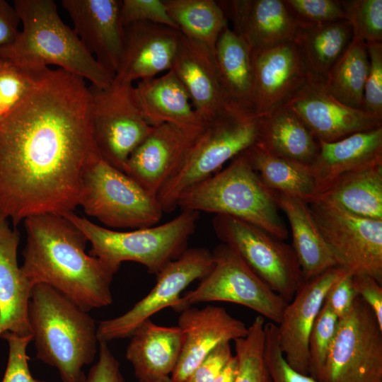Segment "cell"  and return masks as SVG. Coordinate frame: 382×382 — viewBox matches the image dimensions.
<instances>
[{"label": "cell", "instance_id": "1", "mask_svg": "<svg viewBox=\"0 0 382 382\" xmlns=\"http://www.w3.org/2000/svg\"><path fill=\"white\" fill-rule=\"evenodd\" d=\"M85 81L47 68L0 119V216L14 226L35 215L63 216L79 206L84 170L100 156Z\"/></svg>", "mask_w": 382, "mask_h": 382}, {"label": "cell", "instance_id": "2", "mask_svg": "<svg viewBox=\"0 0 382 382\" xmlns=\"http://www.w3.org/2000/svg\"><path fill=\"white\" fill-rule=\"evenodd\" d=\"M27 241L21 270L33 284H47L88 312L110 305L114 274L85 252L87 239L64 216L43 214L24 220Z\"/></svg>", "mask_w": 382, "mask_h": 382}, {"label": "cell", "instance_id": "3", "mask_svg": "<svg viewBox=\"0 0 382 382\" xmlns=\"http://www.w3.org/2000/svg\"><path fill=\"white\" fill-rule=\"evenodd\" d=\"M22 29L16 40L0 49V58L29 71L58 66L91 85L107 88L114 76L85 48L73 28L59 17L52 0H15Z\"/></svg>", "mask_w": 382, "mask_h": 382}, {"label": "cell", "instance_id": "4", "mask_svg": "<svg viewBox=\"0 0 382 382\" xmlns=\"http://www.w3.org/2000/svg\"><path fill=\"white\" fill-rule=\"evenodd\" d=\"M36 358L57 369L62 382H84L83 368L97 353L94 319L56 289L37 284L28 304Z\"/></svg>", "mask_w": 382, "mask_h": 382}, {"label": "cell", "instance_id": "5", "mask_svg": "<svg viewBox=\"0 0 382 382\" xmlns=\"http://www.w3.org/2000/svg\"><path fill=\"white\" fill-rule=\"evenodd\" d=\"M177 207L233 216L279 239L288 237L273 191L263 183L244 151L224 169L184 190L178 197Z\"/></svg>", "mask_w": 382, "mask_h": 382}, {"label": "cell", "instance_id": "6", "mask_svg": "<svg viewBox=\"0 0 382 382\" xmlns=\"http://www.w3.org/2000/svg\"><path fill=\"white\" fill-rule=\"evenodd\" d=\"M63 216L91 243L89 255L98 258L114 274L122 262L132 261L144 266L149 273L156 275L187 248L199 213L183 209L179 215L163 224L127 231L105 228L74 212Z\"/></svg>", "mask_w": 382, "mask_h": 382}, {"label": "cell", "instance_id": "7", "mask_svg": "<svg viewBox=\"0 0 382 382\" xmlns=\"http://www.w3.org/2000/svg\"><path fill=\"white\" fill-rule=\"evenodd\" d=\"M260 116L231 110L205 122L180 168L156 196L163 213L177 208L180 195L219 171L228 160L255 145Z\"/></svg>", "mask_w": 382, "mask_h": 382}, {"label": "cell", "instance_id": "8", "mask_svg": "<svg viewBox=\"0 0 382 382\" xmlns=\"http://www.w3.org/2000/svg\"><path fill=\"white\" fill-rule=\"evenodd\" d=\"M79 206L103 224L136 229L158 224L163 214L156 198L100 156L84 170Z\"/></svg>", "mask_w": 382, "mask_h": 382}, {"label": "cell", "instance_id": "9", "mask_svg": "<svg viewBox=\"0 0 382 382\" xmlns=\"http://www.w3.org/2000/svg\"><path fill=\"white\" fill-rule=\"evenodd\" d=\"M213 266L198 286L183 294L173 310L202 302L224 301L244 306L279 324L287 302L272 291L228 245L221 243L212 252Z\"/></svg>", "mask_w": 382, "mask_h": 382}, {"label": "cell", "instance_id": "10", "mask_svg": "<svg viewBox=\"0 0 382 382\" xmlns=\"http://www.w3.org/2000/svg\"><path fill=\"white\" fill-rule=\"evenodd\" d=\"M212 226L222 243L234 250L272 291L287 303L292 300L303 279L291 245L233 216L215 215Z\"/></svg>", "mask_w": 382, "mask_h": 382}, {"label": "cell", "instance_id": "11", "mask_svg": "<svg viewBox=\"0 0 382 382\" xmlns=\"http://www.w3.org/2000/svg\"><path fill=\"white\" fill-rule=\"evenodd\" d=\"M318 382L382 381V329L359 296L349 313L339 319Z\"/></svg>", "mask_w": 382, "mask_h": 382}, {"label": "cell", "instance_id": "12", "mask_svg": "<svg viewBox=\"0 0 382 382\" xmlns=\"http://www.w3.org/2000/svg\"><path fill=\"white\" fill-rule=\"evenodd\" d=\"M132 86L113 81L107 88L88 87L89 119L97 151L103 160L122 171L153 127L137 107Z\"/></svg>", "mask_w": 382, "mask_h": 382}, {"label": "cell", "instance_id": "13", "mask_svg": "<svg viewBox=\"0 0 382 382\" xmlns=\"http://www.w3.org/2000/svg\"><path fill=\"white\" fill-rule=\"evenodd\" d=\"M319 230L340 267L382 282V220L364 218L330 204H308Z\"/></svg>", "mask_w": 382, "mask_h": 382}, {"label": "cell", "instance_id": "14", "mask_svg": "<svg viewBox=\"0 0 382 382\" xmlns=\"http://www.w3.org/2000/svg\"><path fill=\"white\" fill-rule=\"evenodd\" d=\"M212 252L206 248H187L168 263L157 274L151 291L128 311L100 321L97 326L98 342L129 337L144 320L166 308L173 309L183 291L196 279H202L212 270Z\"/></svg>", "mask_w": 382, "mask_h": 382}, {"label": "cell", "instance_id": "15", "mask_svg": "<svg viewBox=\"0 0 382 382\" xmlns=\"http://www.w3.org/2000/svg\"><path fill=\"white\" fill-rule=\"evenodd\" d=\"M204 125L163 123L153 127L129 157L123 172L156 198L181 166Z\"/></svg>", "mask_w": 382, "mask_h": 382}, {"label": "cell", "instance_id": "16", "mask_svg": "<svg viewBox=\"0 0 382 382\" xmlns=\"http://www.w3.org/2000/svg\"><path fill=\"white\" fill-rule=\"evenodd\" d=\"M284 106L298 116L318 141H335L382 127V120L344 105L329 93L323 80L309 76Z\"/></svg>", "mask_w": 382, "mask_h": 382}, {"label": "cell", "instance_id": "17", "mask_svg": "<svg viewBox=\"0 0 382 382\" xmlns=\"http://www.w3.org/2000/svg\"><path fill=\"white\" fill-rule=\"evenodd\" d=\"M348 271L340 266L303 281L286 306L277 326L279 347L287 364L308 375V338L330 288Z\"/></svg>", "mask_w": 382, "mask_h": 382}, {"label": "cell", "instance_id": "18", "mask_svg": "<svg viewBox=\"0 0 382 382\" xmlns=\"http://www.w3.org/2000/svg\"><path fill=\"white\" fill-rule=\"evenodd\" d=\"M75 33L94 58L114 77L125 47L120 0H62Z\"/></svg>", "mask_w": 382, "mask_h": 382}, {"label": "cell", "instance_id": "19", "mask_svg": "<svg viewBox=\"0 0 382 382\" xmlns=\"http://www.w3.org/2000/svg\"><path fill=\"white\" fill-rule=\"evenodd\" d=\"M253 112L262 116L284 106L308 74L294 40L251 51Z\"/></svg>", "mask_w": 382, "mask_h": 382}, {"label": "cell", "instance_id": "20", "mask_svg": "<svg viewBox=\"0 0 382 382\" xmlns=\"http://www.w3.org/2000/svg\"><path fill=\"white\" fill-rule=\"evenodd\" d=\"M178 322L183 343L170 376L174 382H184L217 346L243 337L248 332L243 321L219 306L188 307L180 312Z\"/></svg>", "mask_w": 382, "mask_h": 382}, {"label": "cell", "instance_id": "21", "mask_svg": "<svg viewBox=\"0 0 382 382\" xmlns=\"http://www.w3.org/2000/svg\"><path fill=\"white\" fill-rule=\"evenodd\" d=\"M123 59L113 81L131 83L171 69L181 37L175 28L149 22L125 26Z\"/></svg>", "mask_w": 382, "mask_h": 382}, {"label": "cell", "instance_id": "22", "mask_svg": "<svg viewBox=\"0 0 382 382\" xmlns=\"http://www.w3.org/2000/svg\"><path fill=\"white\" fill-rule=\"evenodd\" d=\"M170 70L184 86L194 109L204 122L233 110L222 91L214 51L207 46L181 33Z\"/></svg>", "mask_w": 382, "mask_h": 382}, {"label": "cell", "instance_id": "23", "mask_svg": "<svg viewBox=\"0 0 382 382\" xmlns=\"http://www.w3.org/2000/svg\"><path fill=\"white\" fill-rule=\"evenodd\" d=\"M232 30L251 51L294 40L299 28L283 0L218 1Z\"/></svg>", "mask_w": 382, "mask_h": 382}, {"label": "cell", "instance_id": "24", "mask_svg": "<svg viewBox=\"0 0 382 382\" xmlns=\"http://www.w3.org/2000/svg\"><path fill=\"white\" fill-rule=\"evenodd\" d=\"M19 233L0 216V335L11 332L31 335L28 304L34 285L17 262Z\"/></svg>", "mask_w": 382, "mask_h": 382}, {"label": "cell", "instance_id": "25", "mask_svg": "<svg viewBox=\"0 0 382 382\" xmlns=\"http://www.w3.org/2000/svg\"><path fill=\"white\" fill-rule=\"evenodd\" d=\"M318 143V154L310 167L319 194L345 173L382 163V127Z\"/></svg>", "mask_w": 382, "mask_h": 382}, {"label": "cell", "instance_id": "26", "mask_svg": "<svg viewBox=\"0 0 382 382\" xmlns=\"http://www.w3.org/2000/svg\"><path fill=\"white\" fill-rule=\"evenodd\" d=\"M132 94L143 117L151 127L163 123L197 127L205 124L172 70L161 76L138 81L132 86Z\"/></svg>", "mask_w": 382, "mask_h": 382}, {"label": "cell", "instance_id": "27", "mask_svg": "<svg viewBox=\"0 0 382 382\" xmlns=\"http://www.w3.org/2000/svg\"><path fill=\"white\" fill-rule=\"evenodd\" d=\"M279 210L291 228L292 248L301 267L303 281L340 266L316 224L309 205L291 195L273 191Z\"/></svg>", "mask_w": 382, "mask_h": 382}, {"label": "cell", "instance_id": "28", "mask_svg": "<svg viewBox=\"0 0 382 382\" xmlns=\"http://www.w3.org/2000/svg\"><path fill=\"white\" fill-rule=\"evenodd\" d=\"M129 337L125 356L138 380L172 374L183 343L178 326H161L149 318L141 323Z\"/></svg>", "mask_w": 382, "mask_h": 382}, {"label": "cell", "instance_id": "29", "mask_svg": "<svg viewBox=\"0 0 382 382\" xmlns=\"http://www.w3.org/2000/svg\"><path fill=\"white\" fill-rule=\"evenodd\" d=\"M255 146L270 155L309 166L319 151L317 139L285 106L260 116Z\"/></svg>", "mask_w": 382, "mask_h": 382}, {"label": "cell", "instance_id": "30", "mask_svg": "<svg viewBox=\"0 0 382 382\" xmlns=\"http://www.w3.org/2000/svg\"><path fill=\"white\" fill-rule=\"evenodd\" d=\"M214 55L220 85L228 105L235 110L255 115L251 50L248 45L228 26L218 38Z\"/></svg>", "mask_w": 382, "mask_h": 382}, {"label": "cell", "instance_id": "31", "mask_svg": "<svg viewBox=\"0 0 382 382\" xmlns=\"http://www.w3.org/2000/svg\"><path fill=\"white\" fill-rule=\"evenodd\" d=\"M317 200L358 216L382 220V163L340 175Z\"/></svg>", "mask_w": 382, "mask_h": 382}, {"label": "cell", "instance_id": "32", "mask_svg": "<svg viewBox=\"0 0 382 382\" xmlns=\"http://www.w3.org/2000/svg\"><path fill=\"white\" fill-rule=\"evenodd\" d=\"M353 37L352 26L346 19L299 28L294 41L308 76L325 80Z\"/></svg>", "mask_w": 382, "mask_h": 382}, {"label": "cell", "instance_id": "33", "mask_svg": "<svg viewBox=\"0 0 382 382\" xmlns=\"http://www.w3.org/2000/svg\"><path fill=\"white\" fill-rule=\"evenodd\" d=\"M245 154L265 186L308 204L317 200L318 190L309 166L270 155L255 145Z\"/></svg>", "mask_w": 382, "mask_h": 382}, {"label": "cell", "instance_id": "34", "mask_svg": "<svg viewBox=\"0 0 382 382\" xmlns=\"http://www.w3.org/2000/svg\"><path fill=\"white\" fill-rule=\"evenodd\" d=\"M369 69L366 44L353 37L328 72L324 81L329 93L344 105L363 110L364 91Z\"/></svg>", "mask_w": 382, "mask_h": 382}, {"label": "cell", "instance_id": "35", "mask_svg": "<svg viewBox=\"0 0 382 382\" xmlns=\"http://www.w3.org/2000/svg\"><path fill=\"white\" fill-rule=\"evenodd\" d=\"M167 11L186 37L212 51L228 19L218 1L163 0Z\"/></svg>", "mask_w": 382, "mask_h": 382}, {"label": "cell", "instance_id": "36", "mask_svg": "<svg viewBox=\"0 0 382 382\" xmlns=\"http://www.w3.org/2000/svg\"><path fill=\"white\" fill-rule=\"evenodd\" d=\"M265 320L257 316L245 337L234 340L237 374L234 382H272L264 355Z\"/></svg>", "mask_w": 382, "mask_h": 382}, {"label": "cell", "instance_id": "37", "mask_svg": "<svg viewBox=\"0 0 382 382\" xmlns=\"http://www.w3.org/2000/svg\"><path fill=\"white\" fill-rule=\"evenodd\" d=\"M338 321L337 316L323 302L308 338V375L316 381L325 364Z\"/></svg>", "mask_w": 382, "mask_h": 382}, {"label": "cell", "instance_id": "38", "mask_svg": "<svg viewBox=\"0 0 382 382\" xmlns=\"http://www.w3.org/2000/svg\"><path fill=\"white\" fill-rule=\"evenodd\" d=\"M342 4L354 37L382 42V0H346Z\"/></svg>", "mask_w": 382, "mask_h": 382}, {"label": "cell", "instance_id": "39", "mask_svg": "<svg viewBox=\"0 0 382 382\" xmlns=\"http://www.w3.org/2000/svg\"><path fill=\"white\" fill-rule=\"evenodd\" d=\"M299 28H307L345 19L339 0H283Z\"/></svg>", "mask_w": 382, "mask_h": 382}, {"label": "cell", "instance_id": "40", "mask_svg": "<svg viewBox=\"0 0 382 382\" xmlns=\"http://www.w3.org/2000/svg\"><path fill=\"white\" fill-rule=\"evenodd\" d=\"M42 71H29L0 58V95L7 114L25 98Z\"/></svg>", "mask_w": 382, "mask_h": 382}, {"label": "cell", "instance_id": "41", "mask_svg": "<svg viewBox=\"0 0 382 382\" xmlns=\"http://www.w3.org/2000/svg\"><path fill=\"white\" fill-rule=\"evenodd\" d=\"M264 355L272 382H318L292 369L285 360L278 340L277 325L265 323Z\"/></svg>", "mask_w": 382, "mask_h": 382}, {"label": "cell", "instance_id": "42", "mask_svg": "<svg viewBox=\"0 0 382 382\" xmlns=\"http://www.w3.org/2000/svg\"><path fill=\"white\" fill-rule=\"evenodd\" d=\"M8 345V357L1 382H47L33 377L28 366L26 348L33 340V335L21 336L6 332L0 335Z\"/></svg>", "mask_w": 382, "mask_h": 382}, {"label": "cell", "instance_id": "43", "mask_svg": "<svg viewBox=\"0 0 382 382\" xmlns=\"http://www.w3.org/2000/svg\"><path fill=\"white\" fill-rule=\"evenodd\" d=\"M120 16L124 26L149 22L179 30L169 16L163 0H122Z\"/></svg>", "mask_w": 382, "mask_h": 382}, {"label": "cell", "instance_id": "44", "mask_svg": "<svg viewBox=\"0 0 382 382\" xmlns=\"http://www.w3.org/2000/svg\"><path fill=\"white\" fill-rule=\"evenodd\" d=\"M369 69L366 80L363 110L382 120V42H367Z\"/></svg>", "mask_w": 382, "mask_h": 382}, {"label": "cell", "instance_id": "45", "mask_svg": "<svg viewBox=\"0 0 382 382\" xmlns=\"http://www.w3.org/2000/svg\"><path fill=\"white\" fill-rule=\"evenodd\" d=\"M232 356L230 342L221 344L199 363L184 382H215Z\"/></svg>", "mask_w": 382, "mask_h": 382}, {"label": "cell", "instance_id": "46", "mask_svg": "<svg viewBox=\"0 0 382 382\" xmlns=\"http://www.w3.org/2000/svg\"><path fill=\"white\" fill-rule=\"evenodd\" d=\"M352 275L347 272L330 288L324 299V303L339 319L349 313L357 296L352 284Z\"/></svg>", "mask_w": 382, "mask_h": 382}, {"label": "cell", "instance_id": "47", "mask_svg": "<svg viewBox=\"0 0 382 382\" xmlns=\"http://www.w3.org/2000/svg\"><path fill=\"white\" fill-rule=\"evenodd\" d=\"M120 363L106 342H99V357L91 368L84 382H125Z\"/></svg>", "mask_w": 382, "mask_h": 382}, {"label": "cell", "instance_id": "48", "mask_svg": "<svg viewBox=\"0 0 382 382\" xmlns=\"http://www.w3.org/2000/svg\"><path fill=\"white\" fill-rule=\"evenodd\" d=\"M352 284L357 296L371 308L382 329L381 284L372 277L364 274H353Z\"/></svg>", "mask_w": 382, "mask_h": 382}, {"label": "cell", "instance_id": "49", "mask_svg": "<svg viewBox=\"0 0 382 382\" xmlns=\"http://www.w3.org/2000/svg\"><path fill=\"white\" fill-rule=\"evenodd\" d=\"M21 23L13 5L6 0H0V49L11 44L17 37Z\"/></svg>", "mask_w": 382, "mask_h": 382}, {"label": "cell", "instance_id": "50", "mask_svg": "<svg viewBox=\"0 0 382 382\" xmlns=\"http://www.w3.org/2000/svg\"><path fill=\"white\" fill-rule=\"evenodd\" d=\"M237 374V360L235 355L228 360L215 382H234Z\"/></svg>", "mask_w": 382, "mask_h": 382}, {"label": "cell", "instance_id": "51", "mask_svg": "<svg viewBox=\"0 0 382 382\" xmlns=\"http://www.w3.org/2000/svg\"><path fill=\"white\" fill-rule=\"evenodd\" d=\"M139 382H174L169 376H149L138 380Z\"/></svg>", "mask_w": 382, "mask_h": 382}, {"label": "cell", "instance_id": "52", "mask_svg": "<svg viewBox=\"0 0 382 382\" xmlns=\"http://www.w3.org/2000/svg\"><path fill=\"white\" fill-rule=\"evenodd\" d=\"M7 114L6 110L4 107L2 98L0 95V119Z\"/></svg>", "mask_w": 382, "mask_h": 382}, {"label": "cell", "instance_id": "53", "mask_svg": "<svg viewBox=\"0 0 382 382\" xmlns=\"http://www.w3.org/2000/svg\"><path fill=\"white\" fill-rule=\"evenodd\" d=\"M381 382H382V381H381Z\"/></svg>", "mask_w": 382, "mask_h": 382}]
</instances>
